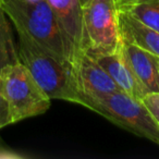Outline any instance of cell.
<instances>
[{"label":"cell","instance_id":"6da1fadb","mask_svg":"<svg viewBox=\"0 0 159 159\" xmlns=\"http://www.w3.org/2000/svg\"><path fill=\"white\" fill-rule=\"evenodd\" d=\"M16 31L18 33L19 62L26 66L47 96L50 99L66 100L86 107L73 64L58 60L38 46L24 32Z\"/></svg>","mask_w":159,"mask_h":159},{"label":"cell","instance_id":"7a4b0ae2","mask_svg":"<svg viewBox=\"0 0 159 159\" xmlns=\"http://www.w3.org/2000/svg\"><path fill=\"white\" fill-rule=\"evenodd\" d=\"M0 6L14 29L27 34L38 46L58 60L71 62L66 43L47 0H1Z\"/></svg>","mask_w":159,"mask_h":159},{"label":"cell","instance_id":"3957f363","mask_svg":"<svg viewBox=\"0 0 159 159\" xmlns=\"http://www.w3.org/2000/svg\"><path fill=\"white\" fill-rule=\"evenodd\" d=\"M0 86L9 105L12 123L45 113L50 98L21 62L0 70Z\"/></svg>","mask_w":159,"mask_h":159},{"label":"cell","instance_id":"277c9868","mask_svg":"<svg viewBox=\"0 0 159 159\" xmlns=\"http://www.w3.org/2000/svg\"><path fill=\"white\" fill-rule=\"evenodd\" d=\"M86 102L92 111L159 145V125L142 100L119 91L87 98Z\"/></svg>","mask_w":159,"mask_h":159},{"label":"cell","instance_id":"5b68a950","mask_svg":"<svg viewBox=\"0 0 159 159\" xmlns=\"http://www.w3.org/2000/svg\"><path fill=\"white\" fill-rule=\"evenodd\" d=\"M82 10L84 51H110L117 48L121 38L115 0H89Z\"/></svg>","mask_w":159,"mask_h":159},{"label":"cell","instance_id":"8992f818","mask_svg":"<svg viewBox=\"0 0 159 159\" xmlns=\"http://www.w3.org/2000/svg\"><path fill=\"white\" fill-rule=\"evenodd\" d=\"M68 46L72 64L85 49L83 10L80 0H47Z\"/></svg>","mask_w":159,"mask_h":159},{"label":"cell","instance_id":"52a82bcc","mask_svg":"<svg viewBox=\"0 0 159 159\" xmlns=\"http://www.w3.org/2000/svg\"><path fill=\"white\" fill-rule=\"evenodd\" d=\"M113 80L120 91L137 100H142L147 91L134 74L122 50L121 40L117 48L110 51H85Z\"/></svg>","mask_w":159,"mask_h":159},{"label":"cell","instance_id":"ba28073f","mask_svg":"<svg viewBox=\"0 0 159 159\" xmlns=\"http://www.w3.org/2000/svg\"><path fill=\"white\" fill-rule=\"evenodd\" d=\"M73 66L80 91L85 102L87 98L120 91L119 86L113 82L108 73L85 51L76 58Z\"/></svg>","mask_w":159,"mask_h":159},{"label":"cell","instance_id":"9c48e42d","mask_svg":"<svg viewBox=\"0 0 159 159\" xmlns=\"http://www.w3.org/2000/svg\"><path fill=\"white\" fill-rule=\"evenodd\" d=\"M128 63L147 93H159V57L121 39Z\"/></svg>","mask_w":159,"mask_h":159},{"label":"cell","instance_id":"30bf717a","mask_svg":"<svg viewBox=\"0 0 159 159\" xmlns=\"http://www.w3.org/2000/svg\"><path fill=\"white\" fill-rule=\"evenodd\" d=\"M120 38L159 57V32L148 27L136 18L118 10Z\"/></svg>","mask_w":159,"mask_h":159},{"label":"cell","instance_id":"8fae6325","mask_svg":"<svg viewBox=\"0 0 159 159\" xmlns=\"http://www.w3.org/2000/svg\"><path fill=\"white\" fill-rule=\"evenodd\" d=\"M19 62L18 48L14 42L10 20L0 6V70L8 64Z\"/></svg>","mask_w":159,"mask_h":159},{"label":"cell","instance_id":"7c38bea8","mask_svg":"<svg viewBox=\"0 0 159 159\" xmlns=\"http://www.w3.org/2000/svg\"><path fill=\"white\" fill-rule=\"evenodd\" d=\"M118 10L131 14L148 27L159 32V0L126 6Z\"/></svg>","mask_w":159,"mask_h":159},{"label":"cell","instance_id":"4fadbf2b","mask_svg":"<svg viewBox=\"0 0 159 159\" xmlns=\"http://www.w3.org/2000/svg\"><path fill=\"white\" fill-rule=\"evenodd\" d=\"M142 102L159 125V93L147 94L143 97Z\"/></svg>","mask_w":159,"mask_h":159},{"label":"cell","instance_id":"5bb4252c","mask_svg":"<svg viewBox=\"0 0 159 159\" xmlns=\"http://www.w3.org/2000/svg\"><path fill=\"white\" fill-rule=\"evenodd\" d=\"M9 124H12L9 105H8L7 99L3 96L1 86H0V130L5 126L9 125Z\"/></svg>","mask_w":159,"mask_h":159},{"label":"cell","instance_id":"9a60e30c","mask_svg":"<svg viewBox=\"0 0 159 159\" xmlns=\"http://www.w3.org/2000/svg\"><path fill=\"white\" fill-rule=\"evenodd\" d=\"M149 1H156V0H115L117 8L126 7V6H132L137 5V3H144V2H149Z\"/></svg>","mask_w":159,"mask_h":159},{"label":"cell","instance_id":"2e32d148","mask_svg":"<svg viewBox=\"0 0 159 159\" xmlns=\"http://www.w3.org/2000/svg\"><path fill=\"white\" fill-rule=\"evenodd\" d=\"M5 152V150L1 149V148H0V157H2V156H7V154H6V152Z\"/></svg>","mask_w":159,"mask_h":159},{"label":"cell","instance_id":"e0dca14e","mask_svg":"<svg viewBox=\"0 0 159 159\" xmlns=\"http://www.w3.org/2000/svg\"><path fill=\"white\" fill-rule=\"evenodd\" d=\"M80 1H81V3H82V6H83L84 3H86L87 1H89V0H80Z\"/></svg>","mask_w":159,"mask_h":159},{"label":"cell","instance_id":"ac0fdd59","mask_svg":"<svg viewBox=\"0 0 159 159\" xmlns=\"http://www.w3.org/2000/svg\"><path fill=\"white\" fill-rule=\"evenodd\" d=\"M29 1H38V0H29Z\"/></svg>","mask_w":159,"mask_h":159},{"label":"cell","instance_id":"d6986e66","mask_svg":"<svg viewBox=\"0 0 159 159\" xmlns=\"http://www.w3.org/2000/svg\"><path fill=\"white\" fill-rule=\"evenodd\" d=\"M158 66H159V60H158Z\"/></svg>","mask_w":159,"mask_h":159},{"label":"cell","instance_id":"ffe728a7","mask_svg":"<svg viewBox=\"0 0 159 159\" xmlns=\"http://www.w3.org/2000/svg\"><path fill=\"white\" fill-rule=\"evenodd\" d=\"M0 1H1V0H0Z\"/></svg>","mask_w":159,"mask_h":159}]
</instances>
